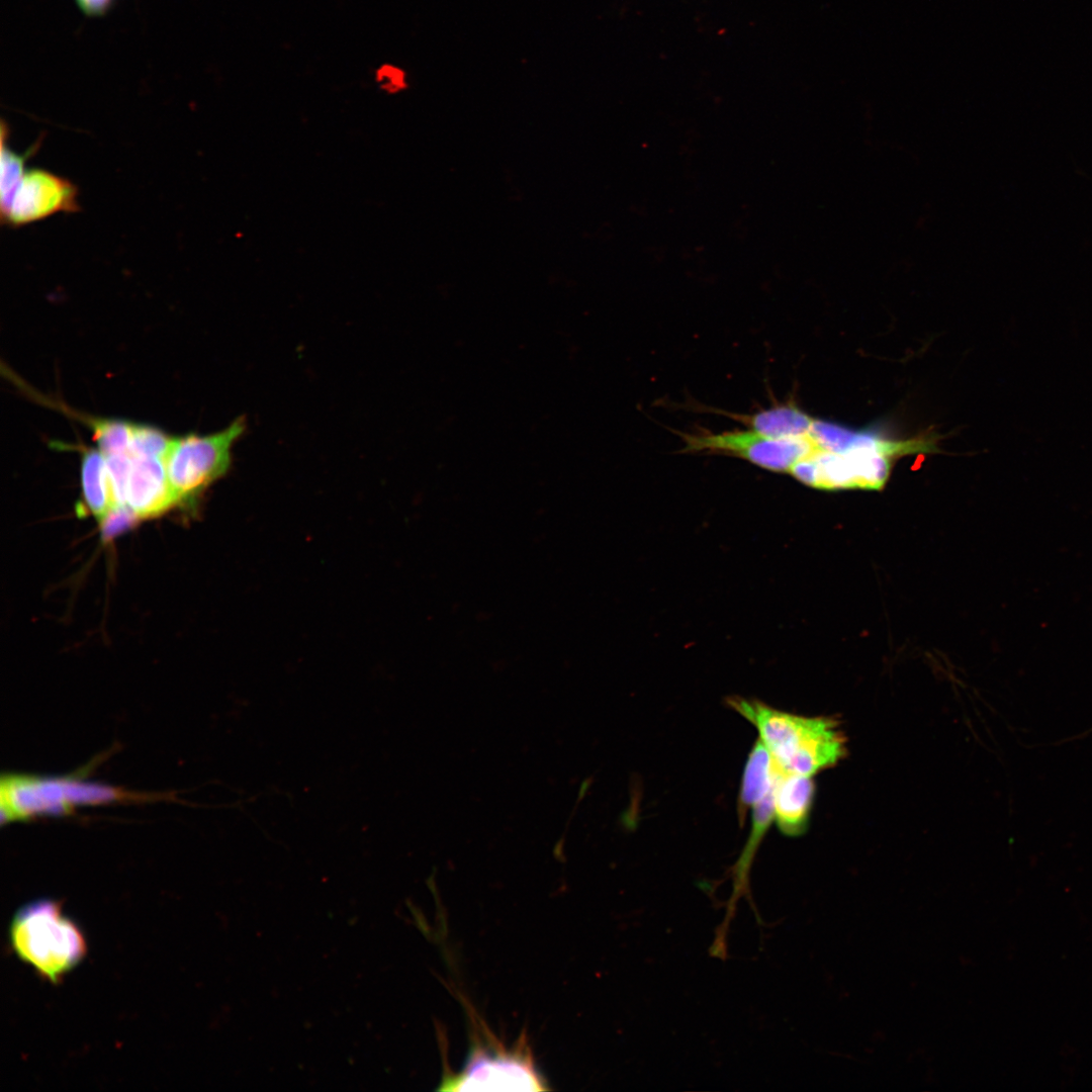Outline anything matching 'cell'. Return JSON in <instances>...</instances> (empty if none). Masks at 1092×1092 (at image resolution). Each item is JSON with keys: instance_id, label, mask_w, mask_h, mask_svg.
Returning <instances> with one entry per match:
<instances>
[{"instance_id": "1", "label": "cell", "mask_w": 1092, "mask_h": 1092, "mask_svg": "<svg viewBox=\"0 0 1092 1092\" xmlns=\"http://www.w3.org/2000/svg\"><path fill=\"white\" fill-rule=\"evenodd\" d=\"M727 704L756 729L782 772L812 777L845 752L844 738L831 719L792 714L756 699L731 697Z\"/></svg>"}, {"instance_id": "2", "label": "cell", "mask_w": 1092, "mask_h": 1092, "mask_svg": "<svg viewBox=\"0 0 1092 1092\" xmlns=\"http://www.w3.org/2000/svg\"><path fill=\"white\" fill-rule=\"evenodd\" d=\"M9 940L22 962L54 984L75 969L87 952L80 927L50 899L17 910L9 926Z\"/></svg>"}, {"instance_id": "3", "label": "cell", "mask_w": 1092, "mask_h": 1092, "mask_svg": "<svg viewBox=\"0 0 1092 1092\" xmlns=\"http://www.w3.org/2000/svg\"><path fill=\"white\" fill-rule=\"evenodd\" d=\"M926 448L924 437L894 441L864 431L855 447L841 452L816 450L796 462L789 473L800 482L818 489L879 490L889 479L895 457L926 451Z\"/></svg>"}, {"instance_id": "4", "label": "cell", "mask_w": 1092, "mask_h": 1092, "mask_svg": "<svg viewBox=\"0 0 1092 1092\" xmlns=\"http://www.w3.org/2000/svg\"><path fill=\"white\" fill-rule=\"evenodd\" d=\"M549 1087L537 1070L525 1035L505 1046L491 1033H476L459 1073L445 1074L439 1090L541 1091Z\"/></svg>"}, {"instance_id": "5", "label": "cell", "mask_w": 1092, "mask_h": 1092, "mask_svg": "<svg viewBox=\"0 0 1092 1092\" xmlns=\"http://www.w3.org/2000/svg\"><path fill=\"white\" fill-rule=\"evenodd\" d=\"M131 797L114 787L73 778L9 775L1 781L2 823L42 814H66L79 805L103 804Z\"/></svg>"}, {"instance_id": "6", "label": "cell", "mask_w": 1092, "mask_h": 1092, "mask_svg": "<svg viewBox=\"0 0 1092 1092\" xmlns=\"http://www.w3.org/2000/svg\"><path fill=\"white\" fill-rule=\"evenodd\" d=\"M244 431L245 421L238 419L211 435L172 439L164 461L176 504H192L228 471L232 446Z\"/></svg>"}, {"instance_id": "7", "label": "cell", "mask_w": 1092, "mask_h": 1092, "mask_svg": "<svg viewBox=\"0 0 1092 1092\" xmlns=\"http://www.w3.org/2000/svg\"><path fill=\"white\" fill-rule=\"evenodd\" d=\"M677 434L685 443L681 452L735 456L774 472H789L796 462L819 450L809 434L795 438H771L750 429L720 434L703 430L695 434Z\"/></svg>"}, {"instance_id": "8", "label": "cell", "mask_w": 1092, "mask_h": 1092, "mask_svg": "<svg viewBox=\"0 0 1092 1092\" xmlns=\"http://www.w3.org/2000/svg\"><path fill=\"white\" fill-rule=\"evenodd\" d=\"M78 189L68 179L42 169L25 171L8 204L1 209V219L20 226L57 212L80 210Z\"/></svg>"}, {"instance_id": "9", "label": "cell", "mask_w": 1092, "mask_h": 1092, "mask_svg": "<svg viewBox=\"0 0 1092 1092\" xmlns=\"http://www.w3.org/2000/svg\"><path fill=\"white\" fill-rule=\"evenodd\" d=\"M173 505H176V498L168 479L164 458L131 455L126 506L140 519H144L159 516Z\"/></svg>"}, {"instance_id": "10", "label": "cell", "mask_w": 1092, "mask_h": 1092, "mask_svg": "<svg viewBox=\"0 0 1092 1092\" xmlns=\"http://www.w3.org/2000/svg\"><path fill=\"white\" fill-rule=\"evenodd\" d=\"M812 777L780 771L774 789L775 822L788 836L807 827L814 796Z\"/></svg>"}, {"instance_id": "11", "label": "cell", "mask_w": 1092, "mask_h": 1092, "mask_svg": "<svg viewBox=\"0 0 1092 1092\" xmlns=\"http://www.w3.org/2000/svg\"><path fill=\"white\" fill-rule=\"evenodd\" d=\"M775 789V788H774ZM751 826L744 847L732 868V893L727 904L725 925L735 914L736 903L742 896L750 897L749 874L755 854L775 821L774 790L751 807Z\"/></svg>"}, {"instance_id": "12", "label": "cell", "mask_w": 1092, "mask_h": 1092, "mask_svg": "<svg viewBox=\"0 0 1092 1092\" xmlns=\"http://www.w3.org/2000/svg\"><path fill=\"white\" fill-rule=\"evenodd\" d=\"M750 430L771 438H795L808 434L812 419L794 402L778 403L751 415L726 413Z\"/></svg>"}, {"instance_id": "13", "label": "cell", "mask_w": 1092, "mask_h": 1092, "mask_svg": "<svg viewBox=\"0 0 1092 1092\" xmlns=\"http://www.w3.org/2000/svg\"><path fill=\"white\" fill-rule=\"evenodd\" d=\"M779 774L767 749L757 739L748 754L737 799V813L741 822L748 810L774 790Z\"/></svg>"}, {"instance_id": "14", "label": "cell", "mask_w": 1092, "mask_h": 1092, "mask_svg": "<svg viewBox=\"0 0 1092 1092\" xmlns=\"http://www.w3.org/2000/svg\"><path fill=\"white\" fill-rule=\"evenodd\" d=\"M82 496L89 512L100 521L116 506L104 455L85 449L81 460Z\"/></svg>"}, {"instance_id": "15", "label": "cell", "mask_w": 1092, "mask_h": 1092, "mask_svg": "<svg viewBox=\"0 0 1092 1092\" xmlns=\"http://www.w3.org/2000/svg\"><path fill=\"white\" fill-rule=\"evenodd\" d=\"M7 138H9V129L4 121L1 124V209L4 208L19 180L25 173L24 164L25 161L36 152L40 147V140L33 145L27 153L19 155L14 153L7 147Z\"/></svg>"}, {"instance_id": "16", "label": "cell", "mask_w": 1092, "mask_h": 1092, "mask_svg": "<svg viewBox=\"0 0 1092 1092\" xmlns=\"http://www.w3.org/2000/svg\"><path fill=\"white\" fill-rule=\"evenodd\" d=\"M92 426L99 451L104 456L129 452L133 424L101 420L93 422Z\"/></svg>"}, {"instance_id": "17", "label": "cell", "mask_w": 1092, "mask_h": 1092, "mask_svg": "<svg viewBox=\"0 0 1092 1092\" xmlns=\"http://www.w3.org/2000/svg\"><path fill=\"white\" fill-rule=\"evenodd\" d=\"M171 442L172 439L157 429L133 425L129 453L165 458Z\"/></svg>"}, {"instance_id": "18", "label": "cell", "mask_w": 1092, "mask_h": 1092, "mask_svg": "<svg viewBox=\"0 0 1092 1092\" xmlns=\"http://www.w3.org/2000/svg\"><path fill=\"white\" fill-rule=\"evenodd\" d=\"M111 488L117 506H126V487L131 468V455L118 453L104 456Z\"/></svg>"}, {"instance_id": "19", "label": "cell", "mask_w": 1092, "mask_h": 1092, "mask_svg": "<svg viewBox=\"0 0 1092 1092\" xmlns=\"http://www.w3.org/2000/svg\"><path fill=\"white\" fill-rule=\"evenodd\" d=\"M139 516L128 506H114L100 521L103 541H110L134 526Z\"/></svg>"}, {"instance_id": "20", "label": "cell", "mask_w": 1092, "mask_h": 1092, "mask_svg": "<svg viewBox=\"0 0 1092 1092\" xmlns=\"http://www.w3.org/2000/svg\"><path fill=\"white\" fill-rule=\"evenodd\" d=\"M376 82L380 89L389 94L398 93L407 87L404 71L390 64H384L377 69Z\"/></svg>"}, {"instance_id": "21", "label": "cell", "mask_w": 1092, "mask_h": 1092, "mask_svg": "<svg viewBox=\"0 0 1092 1092\" xmlns=\"http://www.w3.org/2000/svg\"><path fill=\"white\" fill-rule=\"evenodd\" d=\"M80 9L89 16L102 15L112 0H76Z\"/></svg>"}]
</instances>
